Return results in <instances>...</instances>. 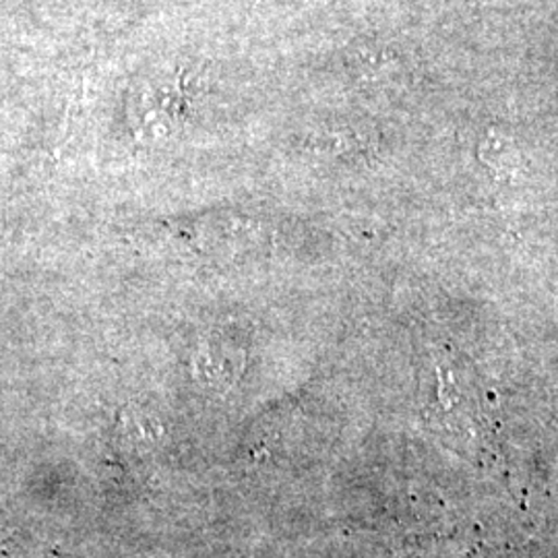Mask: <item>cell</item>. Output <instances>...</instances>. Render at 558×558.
Wrapping results in <instances>:
<instances>
[{
    "label": "cell",
    "instance_id": "cell-1",
    "mask_svg": "<svg viewBox=\"0 0 558 558\" xmlns=\"http://www.w3.org/2000/svg\"><path fill=\"white\" fill-rule=\"evenodd\" d=\"M199 371L207 383L211 385H221L230 383L239 375V359L234 350H230L223 343H211L207 345L199 356Z\"/></svg>",
    "mask_w": 558,
    "mask_h": 558
},
{
    "label": "cell",
    "instance_id": "cell-2",
    "mask_svg": "<svg viewBox=\"0 0 558 558\" xmlns=\"http://www.w3.org/2000/svg\"><path fill=\"white\" fill-rule=\"evenodd\" d=\"M120 428L124 440H131L135 447H154L161 437L160 422L143 410L124 412L120 418Z\"/></svg>",
    "mask_w": 558,
    "mask_h": 558
}]
</instances>
